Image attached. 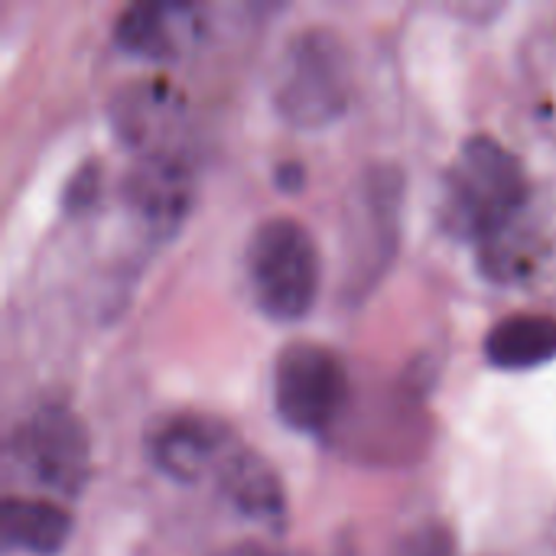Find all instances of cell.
I'll use <instances>...</instances> for the list:
<instances>
[{
  "instance_id": "cell-1",
  "label": "cell",
  "mask_w": 556,
  "mask_h": 556,
  "mask_svg": "<svg viewBox=\"0 0 556 556\" xmlns=\"http://www.w3.org/2000/svg\"><path fill=\"white\" fill-rule=\"evenodd\" d=\"M528 182L518 156L498 140L469 137L446 173V222L479 244L521 225Z\"/></svg>"
},
{
  "instance_id": "cell-2",
  "label": "cell",
  "mask_w": 556,
  "mask_h": 556,
  "mask_svg": "<svg viewBox=\"0 0 556 556\" xmlns=\"http://www.w3.org/2000/svg\"><path fill=\"white\" fill-rule=\"evenodd\" d=\"M248 277L261 309L274 319H300L319 287L313 235L290 215L261 222L248 241Z\"/></svg>"
},
{
  "instance_id": "cell-3",
  "label": "cell",
  "mask_w": 556,
  "mask_h": 556,
  "mask_svg": "<svg viewBox=\"0 0 556 556\" xmlns=\"http://www.w3.org/2000/svg\"><path fill=\"white\" fill-rule=\"evenodd\" d=\"M349 391L345 365L319 342H293L274 365V404L300 433H323L342 410Z\"/></svg>"
},
{
  "instance_id": "cell-4",
  "label": "cell",
  "mask_w": 556,
  "mask_h": 556,
  "mask_svg": "<svg viewBox=\"0 0 556 556\" xmlns=\"http://www.w3.org/2000/svg\"><path fill=\"white\" fill-rule=\"evenodd\" d=\"M349 98V65L339 39L326 29L300 33L287 55L277 81L280 111L296 124L332 121Z\"/></svg>"
},
{
  "instance_id": "cell-5",
  "label": "cell",
  "mask_w": 556,
  "mask_h": 556,
  "mask_svg": "<svg viewBox=\"0 0 556 556\" xmlns=\"http://www.w3.org/2000/svg\"><path fill=\"white\" fill-rule=\"evenodd\" d=\"M13 453L26 476L49 495L75 498L88 482V433L68 407L46 404L33 410L13 437Z\"/></svg>"
},
{
  "instance_id": "cell-6",
  "label": "cell",
  "mask_w": 556,
  "mask_h": 556,
  "mask_svg": "<svg viewBox=\"0 0 556 556\" xmlns=\"http://www.w3.org/2000/svg\"><path fill=\"white\" fill-rule=\"evenodd\" d=\"M124 192L150 231L169 235L186 218L192 199V169L176 150H147L127 173Z\"/></svg>"
},
{
  "instance_id": "cell-7",
  "label": "cell",
  "mask_w": 556,
  "mask_h": 556,
  "mask_svg": "<svg viewBox=\"0 0 556 556\" xmlns=\"http://www.w3.org/2000/svg\"><path fill=\"white\" fill-rule=\"evenodd\" d=\"M231 453L228 427L202 414H176L163 420L150 437L153 463L182 482H192L205 472H215Z\"/></svg>"
},
{
  "instance_id": "cell-8",
  "label": "cell",
  "mask_w": 556,
  "mask_h": 556,
  "mask_svg": "<svg viewBox=\"0 0 556 556\" xmlns=\"http://www.w3.org/2000/svg\"><path fill=\"white\" fill-rule=\"evenodd\" d=\"M397 195H401V176L388 166L368 173L358 186V205L352 208V238L355 261L365 270V280L371 277L368 267H384L394 254V231H397Z\"/></svg>"
},
{
  "instance_id": "cell-9",
  "label": "cell",
  "mask_w": 556,
  "mask_h": 556,
  "mask_svg": "<svg viewBox=\"0 0 556 556\" xmlns=\"http://www.w3.org/2000/svg\"><path fill=\"white\" fill-rule=\"evenodd\" d=\"M199 36V13L186 3H134L114 23V39L137 55H182Z\"/></svg>"
},
{
  "instance_id": "cell-10",
  "label": "cell",
  "mask_w": 556,
  "mask_h": 556,
  "mask_svg": "<svg viewBox=\"0 0 556 556\" xmlns=\"http://www.w3.org/2000/svg\"><path fill=\"white\" fill-rule=\"evenodd\" d=\"M0 534L7 547L39 556L59 554L72 534V515L52 498L7 495L0 508Z\"/></svg>"
},
{
  "instance_id": "cell-11",
  "label": "cell",
  "mask_w": 556,
  "mask_h": 556,
  "mask_svg": "<svg viewBox=\"0 0 556 556\" xmlns=\"http://www.w3.org/2000/svg\"><path fill=\"white\" fill-rule=\"evenodd\" d=\"M485 355L498 368H534L556 358V316L515 313L502 319L489 339Z\"/></svg>"
},
{
  "instance_id": "cell-12",
  "label": "cell",
  "mask_w": 556,
  "mask_h": 556,
  "mask_svg": "<svg viewBox=\"0 0 556 556\" xmlns=\"http://www.w3.org/2000/svg\"><path fill=\"white\" fill-rule=\"evenodd\" d=\"M215 479H218L222 492L238 505V511L264 518V521H277L283 515L280 482L267 469V463L257 459L254 453H248L241 446H231V453L215 469Z\"/></svg>"
},
{
  "instance_id": "cell-13",
  "label": "cell",
  "mask_w": 556,
  "mask_h": 556,
  "mask_svg": "<svg viewBox=\"0 0 556 556\" xmlns=\"http://www.w3.org/2000/svg\"><path fill=\"white\" fill-rule=\"evenodd\" d=\"M114 124L117 134L134 143V147H147V150H160L156 134L160 127H166V117L173 111L169 104V88L156 85V81H143V85H130L117 101H114Z\"/></svg>"
},
{
  "instance_id": "cell-14",
  "label": "cell",
  "mask_w": 556,
  "mask_h": 556,
  "mask_svg": "<svg viewBox=\"0 0 556 556\" xmlns=\"http://www.w3.org/2000/svg\"><path fill=\"white\" fill-rule=\"evenodd\" d=\"M394 556H456V544L443 525H424L397 544Z\"/></svg>"
},
{
  "instance_id": "cell-15",
  "label": "cell",
  "mask_w": 556,
  "mask_h": 556,
  "mask_svg": "<svg viewBox=\"0 0 556 556\" xmlns=\"http://www.w3.org/2000/svg\"><path fill=\"white\" fill-rule=\"evenodd\" d=\"M88 192H94V166L88 163L68 186V205H85L88 202Z\"/></svg>"
},
{
  "instance_id": "cell-16",
  "label": "cell",
  "mask_w": 556,
  "mask_h": 556,
  "mask_svg": "<svg viewBox=\"0 0 556 556\" xmlns=\"http://www.w3.org/2000/svg\"><path fill=\"white\" fill-rule=\"evenodd\" d=\"M222 556H270L267 551H261V547H254V544H244V547H235V551H228V554Z\"/></svg>"
}]
</instances>
